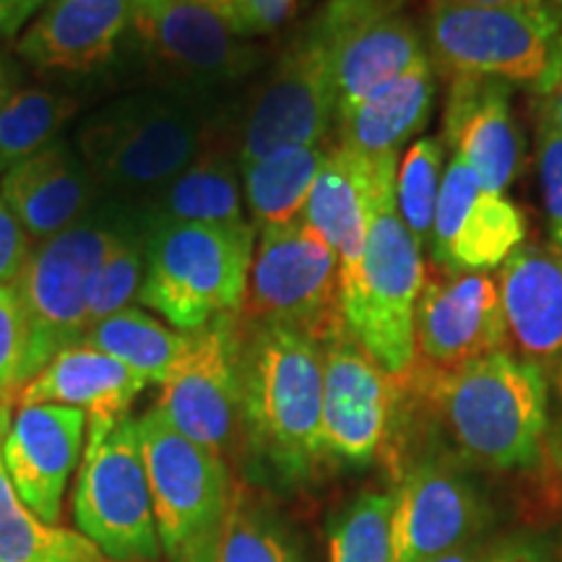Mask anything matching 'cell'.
<instances>
[{"label": "cell", "instance_id": "6da1fadb", "mask_svg": "<svg viewBox=\"0 0 562 562\" xmlns=\"http://www.w3.org/2000/svg\"><path fill=\"white\" fill-rule=\"evenodd\" d=\"M404 381L425 396L440 438L461 461L526 469L542 456L550 385L537 364L503 349L451 372L414 368Z\"/></svg>", "mask_w": 562, "mask_h": 562}, {"label": "cell", "instance_id": "7a4b0ae2", "mask_svg": "<svg viewBox=\"0 0 562 562\" xmlns=\"http://www.w3.org/2000/svg\"><path fill=\"white\" fill-rule=\"evenodd\" d=\"M214 100L146 87L117 97L76 133V151L100 199L138 209L216 138Z\"/></svg>", "mask_w": 562, "mask_h": 562}, {"label": "cell", "instance_id": "3957f363", "mask_svg": "<svg viewBox=\"0 0 562 562\" xmlns=\"http://www.w3.org/2000/svg\"><path fill=\"white\" fill-rule=\"evenodd\" d=\"M240 375L250 451L284 482L307 480L326 459L321 341L279 323H240Z\"/></svg>", "mask_w": 562, "mask_h": 562}, {"label": "cell", "instance_id": "277c9868", "mask_svg": "<svg viewBox=\"0 0 562 562\" xmlns=\"http://www.w3.org/2000/svg\"><path fill=\"white\" fill-rule=\"evenodd\" d=\"M396 161H381L360 263L339 281V294L347 334L393 381H404L417 360L414 311L427 273L422 248L396 209Z\"/></svg>", "mask_w": 562, "mask_h": 562}, {"label": "cell", "instance_id": "5b68a950", "mask_svg": "<svg viewBox=\"0 0 562 562\" xmlns=\"http://www.w3.org/2000/svg\"><path fill=\"white\" fill-rule=\"evenodd\" d=\"M256 250V227L159 224L146 237V277L138 302L182 334L240 311Z\"/></svg>", "mask_w": 562, "mask_h": 562}, {"label": "cell", "instance_id": "8992f818", "mask_svg": "<svg viewBox=\"0 0 562 562\" xmlns=\"http://www.w3.org/2000/svg\"><path fill=\"white\" fill-rule=\"evenodd\" d=\"M128 211L104 201L74 227L37 243L13 281L26 323L21 383H30L55 355L89 334V302L97 273ZM21 385V389H24Z\"/></svg>", "mask_w": 562, "mask_h": 562}, {"label": "cell", "instance_id": "52a82bcc", "mask_svg": "<svg viewBox=\"0 0 562 562\" xmlns=\"http://www.w3.org/2000/svg\"><path fill=\"white\" fill-rule=\"evenodd\" d=\"M425 45L442 74L542 89L562 70V24L547 13L430 0Z\"/></svg>", "mask_w": 562, "mask_h": 562}, {"label": "cell", "instance_id": "ba28073f", "mask_svg": "<svg viewBox=\"0 0 562 562\" xmlns=\"http://www.w3.org/2000/svg\"><path fill=\"white\" fill-rule=\"evenodd\" d=\"M154 524L170 562H214L227 518V461L186 438L157 406L138 419Z\"/></svg>", "mask_w": 562, "mask_h": 562}, {"label": "cell", "instance_id": "9c48e42d", "mask_svg": "<svg viewBox=\"0 0 562 562\" xmlns=\"http://www.w3.org/2000/svg\"><path fill=\"white\" fill-rule=\"evenodd\" d=\"M149 87L214 100L261 63L229 21L193 0H133L128 37Z\"/></svg>", "mask_w": 562, "mask_h": 562}, {"label": "cell", "instance_id": "30bf717a", "mask_svg": "<svg viewBox=\"0 0 562 562\" xmlns=\"http://www.w3.org/2000/svg\"><path fill=\"white\" fill-rule=\"evenodd\" d=\"M74 518L83 537L112 560H154L159 554L138 419L89 422L74 487Z\"/></svg>", "mask_w": 562, "mask_h": 562}, {"label": "cell", "instance_id": "8fae6325", "mask_svg": "<svg viewBox=\"0 0 562 562\" xmlns=\"http://www.w3.org/2000/svg\"><path fill=\"white\" fill-rule=\"evenodd\" d=\"M240 323H279L321 344L341 331L339 261L302 220L258 232Z\"/></svg>", "mask_w": 562, "mask_h": 562}, {"label": "cell", "instance_id": "7c38bea8", "mask_svg": "<svg viewBox=\"0 0 562 562\" xmlns=\"http://www.w3.org/2000/svg\"><path fill=\"white\" fill-rule=\"evenodd\" d=\"M336 121L339 97L331 63L305 26L252 91L240 121L237 161L248 165L284 149L328 144Z\"/></svg>", "mask_w": 562, "mask_h": 562}, {"label": "cell", "instance_id": "4fadbf2b", "mask_svg": "<svg viewBox=\"0 0 562 562\" xmlns=\"http://www.w3.org/2000/svg\"><path fill=\"white\" fill-rule=\"evenodd\" d=\"M157 409L178 430L227 456L243 438L240 321L237 313L211 321L191 334L188 349L159 383Z\"/></svg>", "mask_w": 562, "mask_h": 562}, {"label": "cell", "instance_id": "5bb4252c", "mask_svg": "<svg viewBox=\"0 0 562 562\" xmlns=\"http://www.w3.org/2000/svg\"><path fill=\"white\" fill-rule=\"evenodd\" d=\"M307 30L331 63L339 115L370 91L430 60L417 26L381 0H326Z\"/></svg>", "mask_w": 562, "mask_h": 562}, {"label": "cell", "instance_id": "9a60e30c", "mask_svg": "<svg viewBox=\"0 0 562 562\" xmlns=\"http://www.w3.org/2000/svg\"><path fill=\"white\" fill-rule=\"evenodd\" d=\"M490 510L480 490L446 459H422L393 492L391 562H432L484 537Z\"/></svg>", "mask_w": 562, "mask_h": 562}, {"label": "cell", "instance_id": "2e32d148", "mask_svg": "<svg viewBox=\"0 0 562 562\" xmlns=\"http://www.w3.org/2000/svg\"><path fill=\"white\" fill-rule=\"evenodd\" d=\"M323 347V451L326 459L368 467L391 438L396 409L393 378L347 334Z\"/></svg>", "mask_w": 562, "mask_h": 562}, {"label": "cell", "instance_id": "e0dca14e", "mask_svg": "<svg viewBox=\"0 0 562 562\" xmlns=\"http://www.w3.org/2000/svg\"><path fill=\"white\" fill-rule=\"evenodd\" d=\"M505 349L497 279L487 271L435 273L414 311V368L451 372Z\"/></svg>", "mask_w": 562, "mask_h": 562}, {"label": "cell", "instance_id": "ac0fdd59", "mask_svg": "<svg viewBox=\"0 0 562 562\" xmlns=\"http://www.w3.org/2000/svg\"><path fill=\"white\" fill-rule=\"evenodd\" d=\"M526 240V216L510 199L487 193L467 161L451 157L435 206L430 252L442 273L490 271Z\"/></svg>", "mask_w": 562, "mask_h": 562}, {"label": "cell", "instance_id": "d6986e66", "mask_svg": "<svg viewBox=\"0 0 562 562\" xmlns=\"http://www.w3.org/2000/svg\"><path fill=\"white\" fill-rule=\"evenodd\" d=\"M513 87L484 76H453L442 110V146L467 161L487 193L505 195L521 167L524 144L510 102Z\"/></svg>", "mask_w": 562, "mask_h": 562}, {"label": "cell", "instance_id": "ffe728a7", "mask_svg": "<svg viewBox=\"0 0 562 562\" xmlns=\"http://www.w3.org/2000/svg\"><path fill=\"white\" fill-rule=\"evenodd\" d=\"M87 414L74 406H21L0 456L21 503L45 524L60 518L63 492L81 456Z\"/></svg>", "mask_w": 562, "mask_h": 562}, {"label": "cell", "instance_id": "44dd1931", "mask_svg": "<svg viewBox=\"0 0 562 562\" xmlns=\"http://www.w3.org/2000/svg\"><path fill=\"white\" fill-rule=\"evenodd\" d=\"M505 349L537 364L544 375L562 372V248L521 245L501 266Z\"/></svg>", "mask_w": 562, "mask_h": 562}, {"label": "cell", "instance_id": "7402d4cb", "mask_svg": "<svg viewBox=\"0 0 562 562\" xmlns=\"http://www.w3.org/2000/svg\"><path fill=\"white\" fill-rule=\"evenodd\" d=\"M133 0H47L16 42L21 60L47 74H94L128 37Z\"/></svg>", "mask_w": 562, "mask_h": 562}, {"label": "cell", "instance_id": "603a6c76", "mask_svg": "<svg viewBox=\"0 0 562 562\" xmlns=\"http://www.w3.org/2000/svg\"><path fill=\"white\" fill-rule=\"evenodd\" d=\"M0 195L34 245L70 229L100 201L94 180L68 140H55L3 172Z\"/></svg>", "mask_w": 562, "mask_h": 562}, {"label": "cell", "instance_id": "cb8c5ba5", "mask_svg": "<svg viewBox=\"0 0 562 562\" xmlns=\"http://www.w3.org/2000/svg\"><path fill=\"white\" fill-rule=\"evenodd\" d=\"M378 186H381V161L372 165L362 154L331 144L307 195L302 222L311 224L334 250L339 261V281L360 263Z\"/></svg>", "mask_w": 562, "mask_h": 562}, {"label": "cell", "instance_id": "d4e9b609", "mask_svg": "<svg viewBox=\"0 0 562 562\" xmlns=\"http://www.w3.org/2000/svg\"><path fill=\"white\" fill-rule=\"evenodd\" d=\"M144 389V378L115 357L76 344L58 351L19 391L16 402L21 406H74L87 414V422H117L128 417L131 404Z\"/></svg>", "mask_w": 562, "mask_h": 562}, {"label": "cell", "instance_id": "484cf974", "mask_svg": "<svg viewBox=\"0 0 562 562\" xmlns=\"http://www.w3.org/2000/svg\"><path fill=\"white\" fill-rule=\"evenodd\" d=\"M432 100V63L425 60L341 112L336 121L339 144L368 157L372 165L398 159L406 140L430 123Z\"/></svg>", "mask_w": 562, "mask_h": 562}, {"label": "cell", "instance_id": "4316f807", "mask_svg": "<svg viewBox=\"0 0 562 562\" xmlns=\"http://www.w3.org/2000/svg\"><path fill=\"white\" fill-rule=\"evenodd\" d=\"M146 232L159 224H235L250 222L243 211L240 161L222 138H214L161 191L133 209Z\"/></svg>", "mask_w": 562, "mask_h": 562}, {"label": "cell", "instance_id": "83f0119b", "mask_svg": "<svg viewBox=\"0 0 562 562\" xmlns=\"http://www.w3.org/2000/svg\"><path fill=\"white\" fill-rule=\"evenodd\" d=\"M328 149L331 144L302 146L240 165L243 195L256 232L302 220Z\"/></svg>", "mask_w": 562, "mask_h": 562}, {"label": "cell", "instance_id": "f1b7e54d", "mask_svg": "<svg viewBox=\"0 0 562 562\" xmlns=\"http://www.w3.org/2000/svg\"><path fill=\"white\" fill-rule=\"evenodd\" d=\"M191 334L165 326L140 307L110 315L89 328L81 344L115 357L146 383H161L188 349Z\"/></svg>", "mask_w": 562, "mask_h": 562}, {"label": "cell", "instance_id": "f546056e", "mask_svg": "<svg viewBox=\"0 0 562 562\" xmlns=\"http://www.w3.org/2000/svg\"><path fill=\"white\" fill-rule=\"evenodd\" d=\"M0 562H117L91 539L58 529L21 503L0 456Z\"/></svg>", "mask_w": 562, "mask_h": 562}, {"label": "cell", "instance_id": "4dcf8cb0", "mask_svg": "<svg viewBox=\"0 0 562 562\" xmlns=\"http://www.w3.org/2000/svg\"><path fill=\"white\" fill-rule=\"evenodd\" d=\"M79 100L45 87H16L0 112V175L55 144Z\"/></svg>", "mask_w": 562, "mask_h": 562}, {"label": "cell", "instance_id": "1f68e13d", "mask_svg": "<svg viewBox=\"0 0 562 562\" xmlns=\"http://www.w3.org/2000/svg\"><path fill=\"white\" fill-rule=\"evenodd\" d=\"M214 562H307L297 539L279 516L258 503L240 484H232Z\"/></svg>", "mask_w": 562, "mask_h": 562}, {"label": "cell", "instance_id": "d6a6232c", "mask_svg": "<svg viewBox=\"0 0 562 562\" xmlns=\"http://www.w3.org/2000/svg\"><path fill=\"white\" fill-rule=\"evenodd\" d=\"M146 237H149V232L138 216L128 211L115 243L104 256L100 273H97L89 302V328L110 318V315L125 311L138 300L140 284L146 277Z\"/></svg>", "mask_w": 562, "mask_h": 562}, {"label": "cell", "instance_id": "836d02e7", "mask_svg": "<svg viewBox=\"0 0 562 562\" xmlns=\"http://www.w3.org/2000/svg\"><path fill=\"white\" fill-rule=\"evenodd\" d=\"M446 146L440 138H419L402 157L396 172V209L422 250L430 248L435 206L442 186Z\"/></svg>", "mask_w": 562, "mask_h": 562}, {"label": "cell", "instance_id": "e575fe53", "mask_svg": "<svg viewBox=\"0 0 562 562\" xmlns=\"http://www.w3.org/2000/svg\"><path fill=\"white\" fill-rule=\"evenodd\" d=\"M389 492H362L328 526V562H391Z\"/></svg>", "mask_w": 562, "mask_h": 562}, {"label": "cell", "instance_id": "d590c367", "mask_svg": "<svg viewBox=\"0 0 562 562\" xmlns=\"http://www.w3.org/2000/svg\"><path fill=\"white\" fill-rule=\"evenodd\" d=\"M26 357V323L13 286H0V396L13 398L21 391Z\"/></svg>", "mask_w": 562, "mask_h": 562}, {"label": "cell", "instance_id": "8d00e7d4", "mask_svg": "<svg viewBox=\"0 0 562 562\" xmlns=\"http://www.w3.org/2000/svg\"><path fill=\"white\" fill-rule=\"evenodd\" d=\"M537 161L544 195L547 229H550L552 245L562 248V131L539 128Z\"/></svg>", "mask_w": 562, "mask_h": 562}, {"label": "cell", "instance_id": "74e56055", "mask_svg": "<svg viewBox=\"0 0 562 562\" xmlns=\"http://www.w3.org/2000/svg\"><path fill=\"white\" fill-rule=\"evenodd\" d=\"M300 3L302 0H235L229 26L240 37L271 34L297 11Z\"/></svg>", "mask_w": 562, "mask_h": 562}, {"label": "cell", "instance_id": "f35d334b", "mask_svg": "<svg viewBox=\"0 0 562 562\" xmlns=\"http://www.w3.org/2000/svg\"><path fill=\"white\" fill-rule=\"evenodd\" d=\"M34 248L9 203L0 195V286H11Z\"/></svg>", "mask_w": 562, "mask_h": 562}, {"label": "cell", "instance_id": "ab89813d", "mask_svg": "<svg viewBox=\"0 0 562 562\" xmlns=\"http://www.w3.org/2000/svg\"><path fill=\"white\" fill-rule=\"evenodd\" d=\"M533 102H537L539 128L562 131V70L547 87L531 91Z\"/></svg>", "mask_w": 562, "mask_h": 562}, {"label": "cell", "instance_id": "60d3db41", "mask_svg": "<svg viewBox=\"0 0 562 562\" xmlns=\"http://www.w3.org/2000/svg\"><path fill=\"white\" fill-rule=\"evenodd\" d=\"M482 562H550L542 547L529 539H505L490 547L487 558Z\"/></svg>", "mask_w": 562, "mask_h": 562}, {"label": "cell", "instance_id": "b9f144b4", "mask_svg": "<svg viewBox=\"0 0 562 562\" xmlns=\"http://www.w3.org/2000/svg\"><path fill=\"white\" fill-rule=\"evenodd\" d=\"M47 0H0V40L11 37L30 21Z\"/></svg>", "mask_w": 562, "mask_h": 562}, {"label": "cell", "instance_id": "7bdbcfd3", "mask_svg": "<svg viewBox=\"0 0 562 562\" xmlns=\"http://www.w3.org/2000/svg\"><path fill=\"white\" fill-rule=\"evenodd\" d=\"M490 547H492V544L484 542V537H480V539H472V542L461 544L459 550L442 554V558L432 560V562H482L484 558H487Z\"/></svg>", "mask_w": 562, "mask_h": 562}, {"label": "cell", "instance_id": "ee69618b", "mask_svg": "<svg viewBox=\"0 0 562 562\" xmlns=\"http://www.w3.org/2000/svg\"><path fill=\"white\" fill-rule=\"evenodd\" d=\"M456 3L492 5V9H516V11H529V13H547L542 0H456ZM547 16H552V13H547Z\"/></svg>", "mask_w": 562, "mask_h": 562}, {"label": "cell", "instance_id": "f6af8a7d", "mask_svg": "<svg viewBox=\"0 0 562 562\" xmlns=\"http://www.w3.org/2000/svg\"><path fill=\"white\" fill-rule=\"evenodd\" d=\"M16 87H19L16 70H13L9 58H3V55H0V112H3L5 100H9L11 91Z\"/></svg>", "mask_w": 562, "mask_h": 562}, {"label": "cell", "instance_id": "bcb514c9", "mask_svg": "<svg viewBox=\"0 0 562 562\" xmlns=\"http://www.w3.org/2000/svg\"><path fill=\"white\" fill-rule=\"evenodd\" d=\"M193 3L206 5V9H211L214 13H220V16H224V19L229 21L232 5H235V0H193Z\"/></svg>", "mask_w": 562, "mask_h": 562}, {"label": "cell", "instance_id": "7dc6e473", "mask_svg": "<svg viewBox=\"0 0 562 562\" xmlns=\"http://www.w3.org/2000/svg\"><path fill=\"white\" fill-rule=\"evenodd\" d=\"M11 398H3L0 396V442H3L5 432H9L11 427Z\"/></svg>", "mask_w": 562, "mask_h": 562}, {"label": "cell", "instance_id": "c3c4849f", "mask_svg": "<svg viewBox=\"0 0 562 562\" xmlns=\"http://www.w3.org/2000/svg\"><path fill=\"white\" fill-rule=\"evenodd\" d=\"M542 3H544L547 13H552V16L562 24V0H542Z\"/></svg>", "mask_w": 562, "mask_h": 562}, {"label": "cell", "instance_id": "681fc988", "mask_svg": "<svg viewBox=\"0 0 562 562\" xmlns=\"http://www.w3.org/2000/svg\"><path fill=\"white\" fill-rule=\"evenodd\" d=\"M381 3H385L393 11H402V5L406 3V0H381Z\"/></svg>", "mask_w": 562, "mask_h": 562}, {"label": "cell", "instance_id": "f907efd6", "mask_svg": "<svg viewBox=\"0 0 562 562\" xmlns=\"http://www.w3.org/2000/svg\"><path fill=\"white\" fill-rule=\"evenodd\" d=\"M0 446H3V442H0Z\"/></svg>", "mask_w": 562, "mask_h": 562}]
</instances>
